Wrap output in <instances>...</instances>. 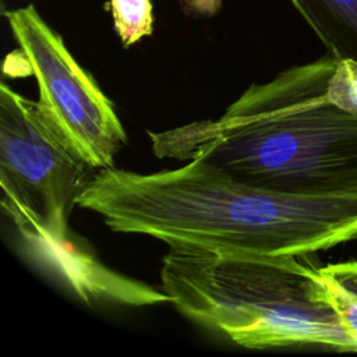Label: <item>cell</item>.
Wrapping results in <instances>:
<instances>
[{
	"mask_svg": "<svg viewBox=\"0 0 357 357\" xmlns=\"http://www.w3.org/2000/svg\"><path fill=\"white\" fill-rule=\"evenodd\" d=\"M191 4H195V0H188ZM198 7H208L209 10H212L213 6H218V3H213V0H197Z\"/></svg>",
	"mask_w": 357,
	"mask_h": 357,
	"instance_id": "obj_11",
	"label": "cell"
},
{
	"mask_svg": "<svg viewBox=\"0 0 357 357\" xmlns=\"http://www.w3.org/2000/svg\"><path fill=\"white\" fill-rule=\"evenodd\" d=\"M336 63L326 53L252 84L216 120L148 131L152 149L272 191L357 195V114L328 98Z\"/></svg>",
	"mask_w": 357,
	"mask_h": 357,
	"instance_id": "obj_2",
	"label": "cell"
},
{
	"mask_svg": "<svg viewBox=\"0 0 357 357\" xmlns=\"http://www.w3.org/2000/svg\"><path fill=\"white\" fill-rule=\"evenodd\" d=\"M114 29L124 47H130L153 29L151 0H110Z\"/></svg>",
	"mask_w": 357,
	"mask_h": 357,
	"instance_id": "obj_9",
	"label": "cell"
},
{
	"mask_svg": "<svg viewBox=\"0 0 357 357\" xmlns=\"http://www.w3.org/2000/svg\"><path fill=\"white\" fill-rule=\"evenodd\" d=\"M321 273L357 351V261L321 266Z\"/></svg>",
	"mask_w": 357,
	"mask_h": 357,
	"instance_id": "obj_8",
	"label": "cell"
},
{
	"mask_svg": "<svg viewBox=\"0 0 357 357\" xmlns=\"http://www.w3.org/2000/svg\"><path fill=\"white\" fill-rule=\"evenodd\" d=\"M326 53L357 61V0H290Z\"/></svg>",
	"mask_w": 357,
	"mask_h": 357,
	"instance_id": "obj_7",
	"label": "cell"
},
{
	"mask_svg": "<svg viewBox=\"0 0 357 357\" xmlns=\"http://www.w3.org/2000/svg\"><path fill=\"white\" fill-rule=\"evenodd\" d=\"M3 15L36 78L38 102L50 124L91 167H112L127 142L113 102L33 4Z\"/></svg>",
	"mask_w": 357,
	"mask_h": 357,
	"instance_id": "obj_5",
	"label": "cell"
},
{
	"mask_svg": "<svg viewBox=\"0 0 357 357\" xmlns=\"http://www.w3.org/2000/svg\"><path fill=\"white\" fill-rule=\"evenodd\" d=\"M308 255H251L170 245L162 289L188 319L245 349L356 351Z\"/></svg>",
	"mask_w": 357,
	"mask_h": 357,
	"instance_id": "obj_3",
	"label": "cell"
},
{
	"mask_svg": "<svg viewBox=\"0 0 357 357\" xmlns=\"http://www.w3.org/2000/svg\"><path fill=\"white\" fill-rule=\"evenodd\" d=\"M92 170L54 130L38 100L1 82V208L14 226L31 223L67 234L70 212Z\"/></svg>",
	"mask_w": 357,
	"mask_h": 357,
	"instance_id": "obj_4",
	"label": "cell"
},
{
	"mask_svg": "<svg viewBox=\"0 0 357 357\" xmlns=\"http://www.w3.org/2000/svg\"><path fill=\"white\" fill-rule=\"evenodd\" d=\"M328 98L339 107L357 114V61L337 60L328 84Z\"/></svg>",
	"mask_w": 357,
	"mask_h": 357,
	"instance_id": "obj_10",
	"label": "cell"
},
{
	"mask_svg": "<svg viewBox=\"0 0 357 357\" xmlns=\"http://www.w3.org/2000/svg\"><path fill=\"white\" fill-rule=\"evenodd\" d=\"M24 252L88 305H155L172 303L162 289L124 276L103 265L79 237L49 233L31 223L14 226Z\"/></svg>",
	"mask_w": 357,
	"mask_h": 357,
	"instance_id": "obj_6",
	"label": "cell"
},
{
	"mask_svg": "<svg viewBox=\"0 0 357 357\" xmlns=\"http://www.w3.org/2000/svg\"><path fill=\"white\" fill-rule=\"evenodd\" d=\"M77 205L114 231L219 252L311 255L357 240V195L272 191L201 159L151 174L98 170Z\"/></svg>",
	"mask_w": 357,
	"mask_h": 357,
	"instance_id": "obj_1",
	"label": "cell"
}]
</instances>
